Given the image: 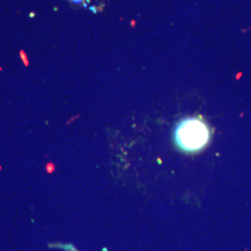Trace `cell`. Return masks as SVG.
<instances>
[{
  "label": "cell",
  "mask_w": 251,
  "mask_h": 251,
  "mask_svg": "<svg viewBox=\"0 0 251 251\" xmlns=\"http://www.w3.org/2000/svg\"><path fill=\"white\" fill-rule=\"evenodd\" d=\"M174 139L182 150L190 153L196 152L203 149L208 142V127L201 119L188 117L177 125Z\"/></svg>",
  "instance_id": "obj_1"
},
{
  "label": "cell",
  "mask_w": 251,
  "mask_h": 251,
  "mask_svg": "<svg viewBox=\"0 0 251 251\" xmlns=\"http://www.w3.org/2000/svg\"><path fill=\"white\" fill-rule=\"evenodd\" d=\"M72 2H73L74 4H81L83 2V0H71Z\"/></svg>",
  "instance_id": "obj_2"
}]
</instances>
